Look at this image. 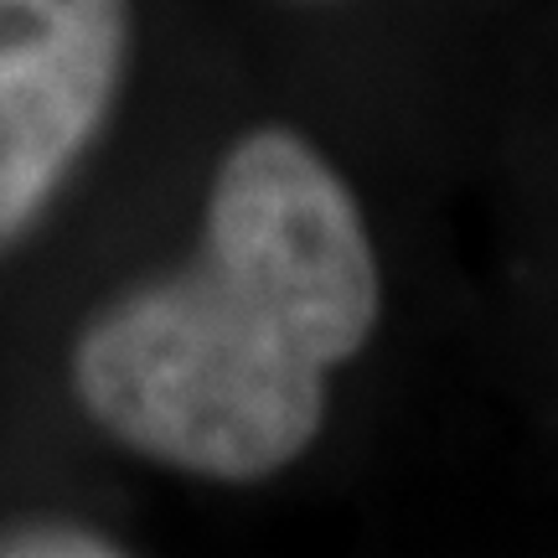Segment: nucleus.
<instances>
[{
  "label": "nucleus",
  "mask_w": 558,
  "mask_h": 558,
  "mask_svg": "<svg viewBox=\"0 0 558 558\" xmlns=\"http://www.w3.org/2000/svg\"><path fill=\"white\" fill-rule=\"evenodd\" d=\"M383 269L352 186L259 124L218 160L192 259L104 300L68 383L124 450L202 481H269L316 445L331 373L373 341Z\"/></svg>",
  "instance_id": "obj_1"
},
{
  "label": "nucleus",
  "mask_w": 558,
  "mask_h": 558,
  "mask_svg": "<svg viewBox=\"0 0 558 558\" xmlns=\"http://www.w3.org/2000/svg\"><path fill=\"white\" fill-rule=\"evenodd\" d=\"M135 0H0V248L26 239L114 114Z\"/></svg>",
  "instance_id": "obj_2"
},
{
  "label": "nucleus",
  "mask_w": 558,
  "mask_h": 558,
  "mask_svg": "<svg viewBox=\"0 0 558 558\" xmlns=\"http://www.w3.org/2000/svg\"><path fill=\"white\" fill-rule=\"evenodd\" d=\"M0 554L5 558H109L124 554V543H114L104 527L73 518H16L0 522Z\"/></svg>",
  "instance_id": "obj_3"
}]
</instances>
